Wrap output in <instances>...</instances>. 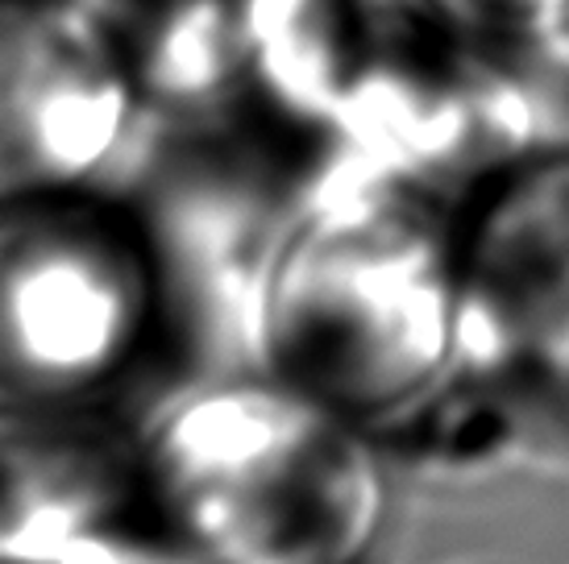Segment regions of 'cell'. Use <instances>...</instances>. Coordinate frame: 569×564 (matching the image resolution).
<instances>
[{"instance_id": "9", "label": "cell", "mask_w": 569, "mask_h": 564, "mask_svg": "<svg viewBox=\"0 0 569 564\" xmlns=\"http://www.w3.org/2000/svg\"><path fill=\"white\" fill-rule=\"evenodd\" d=\"M0 564H21V548H17V523L9 502L0 494Z\"/></svg>"}, {"instance_id": "2", "label": "cell", "mask_w": 569, "mask_h": 564, "mask_svg": "<svg viewBox=\"0 0 569 564\" xmlns=\"http://www.w3.org/2000/svg\"><path fill=\"white\" fill-rule=\"evenodd\" d=\"M453 195L391 174H329L258 258L246 361L346 415L382 449L482 436L466 374Z\"/></svg>"}, {"instance_id": "6", "label": "cell", "mask_w": 569, "mask_h": 564, "mask_svg": "<svg viewBox=\"0 0 569 564\" xmlns=\"http://www.w3.org/2000/svg\"><path fill=\"white\" fill-rule=\"evenodd\" d=\"M26 564H204L133 511L80 523L33 552Z\"/></svg>"}, {"instance_id": "5", "label": "cell", "mask_w": 569, "mask_h": 564, "mask_svg": "<svg viewBox=\"0 0 569 564\" xmlns=\"http://www.w3.org/2000/svg\"><path fill=\"white\" fill-rule=\"evenodd\" d=\"M154 121L96 0H0V195L117 179Z\"/></svg>"}, {"instance_id": "10", "label": "cell", "mask_w": 569, "mask_h": 564, "mask_svg": "<svg viewBox=\"0 0 569 564\" xmlns=\"http://www.w3.org/2000/svg\"><path fill=\"white\" fill-rule=\"evenodd\" d=\"M96 4H104V9H112V4H126V0H96Z\"/></svg>"}, {"instance_id": "4", "label": "cell", "mask_w": 569, "mask_h": 564, "mask_svg": "<svg viewBox=\"0 0 569 564\" xmlns=\"http://www.w3.org/2000/svg\"><path fill=\"white\" fill-rule=\"evenodd\" d=\"M453 216L470 391L490 420L569 436V145L499 158Z\"/></svg>"}, {"instance_id": "3", "label": "cell", "mask_w": 569, "mask_h": 564, "mask_svg": "<svg viewBox=\"0 0 569 564\" xmlns=\"http://www.w3.org/2000/svg\"><path fill=\"white\" fill-rule=\"evenodd\" d=\"M129 511L204 564H366L387 449L253 361L179 382L133 423Z\"/></svg>"}, {"instance_id": "8", "label": "cell", "mask_w": 569, "mask_h": 564, "mask_svg": "<svg viewBox=\"0 0 569 564\" xmlns=\"http://www.w3.org/2000/svg\"><path fill=\"white\" fill-rule=\"evenodd\" d=\"M441 4L453 17H461L466 26H475V30H482V33H490V30L511 33L532 0H441Z\"/></svg>"}, {"instance_id": "7", "label": "cell", "mask_w": 569, "mask_h": 564, "mask_svg": "<svg viewBox=\"0 0 569 564\" xmlns=\"http://www.w3.org/2000/svg\"><path fill=\"white\" fill-rule=\"evenodd\" d=\"M511 38L540 75L569 88V0H532Z\"/></svg>"}, {"instance_id": "1", "label": "cell", "mask_w": 569, "mask_h": 564, "mask_svg": "<svg viewBox=\"0 0 569 564\" xmlns=\"http://www.w3.org/2000/svg\"><path fill=\"white\" fill-rule=\"evenodd\" d=\"M279 204L174 150L117 179L0 195V411L138 423L246 361V299Z\"/></svg>"}]
</instances>
